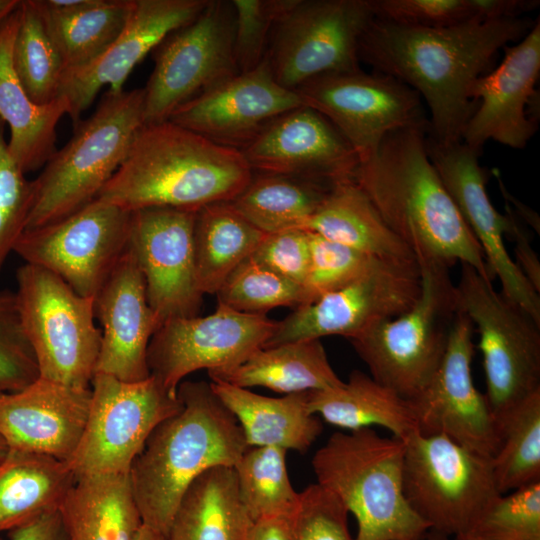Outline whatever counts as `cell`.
<instances>
[{"mask_svg": "<svg viewBox=\"0 0 540 540\" xmlns=\"http://www.w3.org/2000/svg\"><path fill=\"white\" fill-rule=\"evenodd\" d=\"M10 540H69L58 510L7 532Z\"/></svg>", "mask_w": 540, "mask_h": 540, "instance_id": "obj_52", "label": "cell"}, {"mask_svg": "<svg viewBox=\"0 0 540 540\" xmlns=\"http://www.w3.org/2000/svg\"><path fill=\"white\" fill-rule=\"evenodd\" d=\"M266 314L238 312L218 303L207 316L171 319L152 336L147 363L150 375L176 394L194 371L209 375L229 371L263 347L276 328Z\"/></svg>", "mask_w": 540, "mask_h": 540, "instance_id": "obj_17", "label": "cell"}, {"mask_svg": "<svg viewBox=\"0 0 540 540\" xmlns=\"http://www.w3.org/2000/svg\"><path fill=\"white\" fill-rule=\"evenodd\" d=\"M421 540H450V537L430 530Z\"/></svg>", "mask_w": 540, "mask_h": 540, "instance_id": "obj_57", "label": "cell"}, {"mask_svg": "<svg viewBox=\"0 0 540 540\" xmlns=\"http://www.w3.org/2000/svg\"><path fill=\"white\" fill-rule=\"evenodd\" d=\"M494 175L497 177L498 184L500 187V191L503 195V198L507 203H512L516 209V217H520L521 220L528 223L530 227H532L534 230L537 231L539 234L540 231V220L538 215L535 211H533L531 208L526 206L525 204L521 203L518 199L513 197L506 189L504 183L502 182V179L500 177L499 171L494 169L493 170Z\"/></svg>", "mask_w": 540, "mask_h": 540, "instance_id": "obj_54", "label": "cell"}, {"mask_svg": "<svg viewBox=\"0 0 540 540\" xmlns=\"http://www.w3.org/2000/svg\"><path fill=\"white\" fill-rule=\"evenodd\" d=\"M308 233L310 263L303 285L306 304L315 301L326 293L347 285L365 272L377 260L310 231Z\"/></svg>", "mask_w": 540, "mask_h": 540, "instance_id": "obj_44", "label": "cell"}, {"mask_svg": "<svg viewBox=\"0 0 540 540\" xmlns=\"http://www.w3.org/2000/svg\"><path fill=\"white\" fill-rule=\"evenodd\" d=\"M18 24L17 6L0 24V118L9 127V152L26 174L43 167L56 152V128L69 106L62 96L36 104L22 87L12 62Z\"/></svg>", "mask_w": 540, "mask_h": 540, "instance_id": "obj_27", "label": "cell"}, {"mask_svg": "<svg viewBox=\"0 0 540 540\" xmlns=\"http://www.w3.org/2000/svg\"><path fill=\"white\" fill-rule=\"evenodd\" d=\"M133 540H167L159 531L143 524Z\"/></svg>", "mask_w": 540, "mask_h": 540, "instance_id": "obj_55", "label": "cell"}, {"mask_svg": "<svg viewBox=\"0 0 540 540\" xmlns=\"http://www.w3.org/2000/svg\"><path fill=\"white\" fill-rule=\"evenodd\" d=\"M266 235L229 201L201 207L195 219L194 251L202 294H216L228 275L254 253Z\"/></svg>", "mask_w": 540, "mask_h": 540, "instance_id": "obj_36", "label": "cell"}, {"mask_svg": "<svg viewBox=\"0 0 540 540\" xmlns=\"http://www.w3.org/2000/svg\"><path fill=\"white\" fill-rule=\"evenodd\" d=\"M429 158L463 220L478 242L491 279L497 277L501 293L540 325V296L506 249L504 238L510 214L499 213L490 201L488 173L479 163L481 151L462 141L440 144L427 137Z\"/></svg>", "mask_w": 540, "mask_h": 540, "instance_id": "obj_20", "label": "cell"}, {"mask_svg": "<svg viewBox=\"0 0 540 540\" xmlns=\"http://www.w3.org/2000/svg\"><path fill=\"white\" fill-rule=\"evenodd\" d=\"M0 540H2L1 536H0Z\"/></svg>", "mask_w": 540, "mask_h": 540, "instance_id": "obj_60", "label": "cell"}, {"mask_svg": "<svg viewBox=\"0 0 540 540\" xmlns=\"http://www.w3.org/2000/svg\"><path fill=\"white\" fill-rule=\"evenodd\" d=\"M198 210L148 207L131 212L128 249L143 275L160 326L197 316L203 299L194 251Z\"/></svg>", "mask_w": 540, "mask_h": 540, "instance_id": "obj_18", "label": "cell"}, {"mask_svg": "<svg viewBox=\"0 0 540 540\" xmlns=\"http://www.w3.org/2000/svg\"><path fill=\"white\" fill-rule=\"evenodd\" d=\"M74 482L66 462L8 448L0 461V536L58 510Z\"/></svg>", "mask_w": 540, "mask_h": 540, "instance_id": "obj_32", "label": "cell"}, {"mask_svg": "<svg viewBox=\"0 0 540 540\" xmlns=\"http://www.w3.org/2000/svg\"><path fill=\"white\" fill-rule=\"evenodd\" d=\"M210 386L238 421L249 447L305 453L323 430L309 409L308 392L269 397L220 380H211Z\"/></svg>", "mask_w": 540, "mask_h": 540, "instance_id": "obj_28", "label": "cell"}, {"mask_svg": "<svg viewBox=\"0 0 540 540\" xmlns=\"http://www.w3.org/2000/svg\"><path fill=\"white\" fill-rule=\"evenodd\" d=\"M474 332L469 318L457 310L437 371L427 386L409 401L418 432L445 435L469 450L492 458L500 438L485 395L473 382Z\"/></svg>", "mask_w": 540, "mask_h": 540, "instance_id": "obj_19", "label": "cell"}, {"mask_svg": "<svg viewBox=\"0 0 540 540\" xmlns=\"http://www.w3.org/2000/svg\"><path fill=\"white\" fill-rule=\"evenodd\" d=\"M464 535L478 540H540V481L500 494Z\"/></svg>", "mask_w": 540, "mask_h": 540, "instance_id": "obj_42", "label": "cell"}, {"mask_svg": "<svg viewBox=\"0 0 540 540\" xmlns=\"http://www.w3.org/2000/svg\"><path fill=\"white\" fill-rule=\"evenodd\" d=\"M0 118V273L26 230L32 202V181L12 158Z\"/></svg>", "mask_w": 540, "mask_h": 540, "instance_id": "obj_45", "label": "cell"}, {"mask_svg": "<svg viewBox=\"0 0 540 540\" xmlns=\"http://www.w3.org/2000/svg\"><path fill=\"white\" fill-rule=\"evenodd\" d=\"M506 210L510 214V225L506 236L514 243L515 264L533 287L540 294V262L536 252L532 249L530 237L521 225L518 217L506 203Z\"/></svg>", "mask_w": 540, "mask_h": 540, "instance_id": "obj_50", "label": "cell"}, {"mask_svg": "<svg viewBox=\"0 0 540 540\" xmlns=\"http://www.w3.org/2000/svg\"><path fill=\"white\" fill-rule=\"evenodd\" d=\"M90 388L38 378L17 392L0 393V436L8 448L67 462L83 434Z\"/></svg>", "mask_w": 540, "mask_h": 540, "instance_id": "obj_26", "label": "cell"}, {"mask_svg": "<svg viewBox=\"0 0 540 540\" xmlns=\"http://www.w3.org/2000/svg\"><path fill=\"white\" fill-rule=\"evenodd\" d=\"M209 377L247 389L265 387L285 395L327 390L343 383L319 339L260 348L237 367Z\"/></svg>", "mask_w": 540, "mask_h": 540, "instance_id": "obj_33", "label": "cell"}, {"mask_svg": "<svg viewBox=\"0 0 540 540\" xmlns=\"http://www.w3.org/2000/svg\"><path fill=\"white\" fill-rule=\"evenodd\" d=\"M492 280L461 264L455 284L457 310L477 331L485 374V398L497 422L540 390V325L497 292Z\"/></svg>", "mask_w": 540, "mask_h": 540, "instance_id": "obj_9", "label": "cell"}, {"mask_svg": "<svg viewBox=\"0 0 540 540\" xmlns=\"http://www.w3.org/2000/svg\"><path fill=\"white\" fill-rule=\"evenodd\" d=\"M7 451H8V447H7L6 443H5V441L0 436V461L4 458Z\"/></svg>", "mask_w": 540, "mask_h": 540, "instance_id": "obj_58", "label": "cell"}, {"mask_svg": "<svg viewBox=\"0 0 540 540\" xmlns=\"http://www.w3.org/2000/svg\"><path fill=\"white\" fill-rule=\"evenodd\" d=\"M58 511L69 540H133L143 525L129 473L76 477Z\"/></svg>", "mask_w": 540, "mask_h": 540, "instance_id": "obj_29", "label": "cell"}, {"mask_svg": "<svg viewBox=\"0 0 540 540\" xmlns=\"http://www.w3.org/2000/svg\"><path fill=\"white\" fill-rule=\"evenodd\" d=\"M296 0H232L235 11L234 54L240 73L266 57L272 30Z\"/></svg>", "mask_w": 540, "mask_h": 540, "instance_id": "obj_46", "label": "cell"}, {"mask_svg": "<svg viewBox=\"0 0 540 540\" xmlns=\"http://www.w3.org/2000/svg\"><path fill=\"white\" fill-rule=\"evenodd\" d=\"M65 70L89 64L118 37L131 0H36Z\"/></svg>", "mask_w": 540, "mask_h": 540, "instance_id": "obj_31", "label": "cell"}, {"mask_svg": "<svg viewBox=\"0 0 540 540\" xmlns=\"http://www.w3.org/2000/svg\"><path fill=\"white\" fill-rule=\"evenodd\" d=\"M496 423L500 443L492 469L500 494L540 481V390Z\"/></svg>", "mask_w": 540, "mask_h": 540, "instance_id": "obj_38", "label": "cell"}, {"mask_svg": "<svg viewBox=\"0 0 540 540\" xmlns=\"http://www.w3.org/2000/svg\"><path fill=\"white\" fill-rule=\"evenodd\" d=\"M241 152L253 173L291 176L328 187L354 181L360 165L335 126L305 105L274 119Z\"/></svg>", "mask_w": 540, "mask_h": 540, "instance_id": "obj_22", "label": "cell"}, {"mask_svg": "<svg viewBox=\"0 0 540 540\" xmlns=\"http://www.w3.org/2000/svg\"><path fill=\"white\" fill-rule=\"evenodd\" d=\"M131 212L94 200L58 221L26 229L14 253L94 298L128 248Z\"/></svg>", "mask_w": 540, "mask_h": 540, "instance_id": "obj_15", "label": "cell"}, {"mask_svg": "<svg viewBox=\"0 0 540 540\" xmlns=\"http://www.w3.org/2000/svg\"><path fill=\"white\" fill-rule=\"evenodd\" d=\"M501 63L473 84L476 108L462 142L481 151L490 140L523 149L537 131L540 74V21L516 45L505 46Z\"/></svg>", "mask_w": 540, "mask_h": 540, "instance_id": "obj_21", "label": "cell"}, {"mask_svg": "<svg viewBox=\"0 0 540 540\" xmlns=\"http://www.w3.org/2000/svg\"><path fill=\"white\" fill-rule=\"evenodd\" d=\"M251 257L283 278L303 286L310 263L309 233L294 228L267 234Z\"/></svg>", "mask_w": 540, "mask_h": 540, "instance_id": "obj_49", "label": "cell"}, {"mask_svg": "<svg viewBox=\"0 0 540 540\" xmlns=\"http://www.w3.org/2000/svg\"><path fill=\"white\" fill-rule=\"evenodd\" d=\"M427 127L390 132L360 163L354 181L417 262L473 267L489 278L483 252L433 166Z\"/></svg>", "mask_w": 540, "mask_h": 540, "instance_id": "obj_2", "label": "cell"}, {"mask_svg": "<svg viewBox=\"0 0 540 540\" xmlns=\"http://www.w3.org/2000/svg\"><path fill=\"white\" fill-rule=\"evenodd\" d=\"M234 34L232 0H209L192 22L166 36L152 51L144 124L167 121L186 102L240 73Z\"/></svg>", "mask_w": 540, "mask_h": 540, "instance_id": "obj_12", "label": "cell"}, {"mask_svg": "<svg viewBox=\"0 0 540 540\" xmlns=\"http://www.w3.org/2000/svg\"><path fill=\"white\" fill-rule=\"evenodd\" d=\"M101 347L96 373L124 382L150 377L147 351L160 327L146 294L143 275L127 248L94 297Z\"/></svg>", "mask_w": 540, "mask_h": 540, "instance_id": "obj_25", "label": "cell"}, {"mask_svg": "<svg viewBox=\"0 0 540 540\" xmlns=\"http://www.w3.org/2000/svg\"><path fill=\"white\" fill-rule=\"evenodd\" d=\"M420 290L417 262L377 259L347 285L294 309L278 321L263 348L326 336L349 340L380 321L406 312L416 302Z\"/></svg>", "mask_w": 540, "mask_h": 540, "instance_id": "obj_16", "label": "cell"}, {"mask_svg": "<svg viewBox=\"0 0 540 540\" xmlns=\"http://www.w3.org/2000/svg\"><path fill=\"white\" fill-rule=\"evenodd\" d=\"M453 540H478V539H475V538L467 536V535H460V536L454 537Z\"/></svg>", "mask_w": 540, "mask_h": 540, "instance_id": "obj_59", "label": "cell"}, {"mask_svg": "<svg viewBox=\"0 0 540 540\" xmlns=\"http://www.w3.org/2000/svg\"><path fill=\"white\" fill-rule=\"evenodd\" d=\"M374 18L390 23L440 28L471 19L467 0H370Z\"/></svg>", "mask_w": 540, "mask_h": 540, "instance_id": "obj_48", "label": "cell"}, {"mask_svg": "<svg viewBox=\"0 0 540 540\" xmlns=\"http://www.w3.org/2000/svg\"><path fill=\"white\" fill-rule=\"evenodd\" d=\"M287 450L274 446L248 447L233 466L238 491L252 521L291 516L299 502L286 466Z\"/></svg>", "mask_w": 540, "mask_h": 540, "instance_id": "obj_40", "label": "cell"}, {"mask_svg": "<svg viewBox=\"0 0 540 540\" xmlns=\"http://www.w3.org/2000/svg\"><path fill=\"white\" fill-rule=\"evenodd\" d=\"M291 516H268L252 521L246 540H293Z\"/></svg>", "mask_w": 540, "mask_h": 540, "instance_id": "obj_53", "label": "cell"}, {"mask_svg": "<svg viewBox=\"0 0 540 540\" xmlns=\"http://www.w3.org/2000/svg\"><path fill=\"white\" fill-rule=\"evenodd\" d=\"M39 378L15 292L0 289V393L20 391Z\"/></svg>", "mask_w": 540, "mask_h": 540, "instance_id": "obj_43", "label": "cell"}, {"mask_svg": "<svg viewBox=\"0 0 540 540\" xmlns=\"http://www.w3.org/2000/svg\"><path fill=\"white\" fill-rule=\"evenodd\" d=\"M16 282L20 317L39 378L90 388L101 347L94 298L77 294L57 275L28 263L17 269Z\"/></svg>", "mask_w": 540, "mask_h": 540, "instance_id": "obj_8", "label": "cell"}, {"mask_svg": "<svg viewBox=\"0 0 540 540\" xmlns=\"http://www.w3.org/2000/svg\"><path fill=\"white\" fill-rule=\"evenodd\" d=\"M472 20L494 21L519 18L539 6L538 0H467Z\"/></svg>", "mask_w": 540, "mask_h": 540, "instance_id": "obj_51", "label": "cell"}, {"mask_svg": "<svg viewBox=\"0 0 540 540\" xmlns=\"http://www.w3.org/2000/svg\"><path fill=\"white\" fill-rule=\"evenodd\" d=\"M144 90L108 91L95 111L32 181L26 229L63 219L93 202L144 124Z\"/></svg>", "mask_w": 540, "mask_h": 540, "instance_id": "obj_6", "label": "cell"}, {"mask_svg": "<svg viewBox=\"0 0 540 540\" xmlns=\"http://www.w3.org/2000/svg\"><path fill=\"white\" fill-rule=\"evenodd\" d=\"M19 0H0V24L17 8Z\"/></svg>", "mask_w": 540, "mask_h": 540, "instance_id": "obj_56", "label": "cell"}, {"mask_svg": "<svg viewBox=\"0 0 540 540\" xmlns=\"http://www.w3.org/2000/svg\"><path fill=\"white\" fill-rule=\"evenodd\" d=\"M177 394L181 410L154 428L129 471L143 524L166 537L193 481L213 467H233L249 447L210 383L183 381Z\"/></svg>", "mask_w": 540, "mask_h": 540, "instance_id": "obj_4", "label": "cell"}, {"mask_svg": "<svg viewBox=\"0 0 540 540\" xmlns=\"http://www.w3.org/2000/svg\"><path fill=\"white\" fill-rule=\"evenodd\" d=\"M12 62L22 87L36 104L59 97L63 61L44 26L36 0L20 1Z\"/></svg>", "mask_w": 540, "mask_h": 540, "instance_id": "obj_39", "label": "cell"}, {"mask_svg": "<svg viewBox=\"0 0 540 540\" xmlns=\"http://www.w3.org/2000/svg\"><path fill=\"white\" fill-rule=\"evenodd\" d=\"M374 18L370 0H296L276 22L266 61L275 80L295 90L323 74L360 68V39Z\"/></svg>", "mask_w": 540, "mask_h": 540, "instance_id": "obj_13", "label": "cell"}, {"mask_svg": "<svg viewBox=\"0 0 540 540\" xmlns=\"http://www.w3.org/2000/svg\"><path fill=\"white\" fill-rule=\"evenodd\" d=\"M303 105L325 118L356 152L360 163L373 157L390 132L427 127L422 99L385 74L362 69L313 77L294 90Z\"/></svg>", "mask_w": 540, "mask_h": 540, "instance_id": "obj_14", "label": "cell"}, {"mask_svg": "<svg viewBox=\"0 0 540 540\" xmlns=\"http://www.w3.org/2000/svg\"><path fill=\"white\" fill-rule=\"evenodd\" d=\"M300 106L298 94L275 80L264 59L186 102L168 120L241 151L270 122Z\"/></svg>", "mask_w": 540, "mask_h": 540, "instance_id": "obj_24", "label": "cell"}, {"mask_svg": "<svg viewBox=\"0 0 540 540\" xmlns=\"http://www.w3.org/2000/svg\"><path fill=\"white\" fill-rule=\"evenodd\" d=\"M209 0H131L125 26L114 42L87 65L65 70L59 96L75 126L99 90L121 92L135 66L173 31L192 22Z\"/></svg>", "mask_w": 540, "mask_h": 540, "instance_id": "obj_23", "label": "cell"}, {"mask_svg": "<svg viewBox=\"0 0 540 540\" xmlns=\"http://www.w3.org/2000/svg\"><path fill=\"white\" fill-rule=\"evenodd\" d=\"M348 510L341 500L319 484L299 492L291 516L293 540H355L348 529Z\"/></svg>", "mask_w": 540, "mask_h": 540, "instance_id": "obj_47", "label": "cell"}, {"mask_svg": "<svg viewBox=\"0 0 540 540\" xmlns=\"http://www.w3.org/2000/svg\"><path fill=\"white\" fill-rule=\"evenodd\" d=\"M251 524L233 467L218 466L205 471L186 490L167 540H246Z\"/></svg>", "mask_w": 540, "mask_h": 540, "instance_id": "obj_34", "label": "cell"}, {"mask_svg": "<svg viewBox=\"0 0 540 540\" xmlns=\"http://www.w3.org/2000/svg\"><path fill=\"white\" fill-rule=\"evenodd\" d=\"M404 455L402 439L370 427L335 432L314 454L317 484L354 515L355 540H421L430 531L405 498Z\"/></svg>", "mask_w": 540, "mask_h": 540, "instance_id": "obj_5", "label": "cell"}, {"mask_svg": "<svg viewBox=\"0 0 540 540\" xmlns=\"http://www.w3.org/2000/svg\"><path fill=\"white\" fill-rule=\"evenodd\" d=\"M303 229L382 261L417 262L355 181L334 185Z\"/></svg>", "mask_w": 540, "mask_h": 540, "instance_id": "obj_30", "label": "cell"}, {"mask_svg": "<svg viewBox=\"0 0 540 540\" xmlns=\"http://www.w3.org/2000/svg\"><path fill=\"white\" fill-rule=\"evenodd\" d=\"M218 303L238 312L266 314L276 307L306 304L302 285L283 278L251 256L240 263L216 293Z\"/></svg>", "mask_w": 540, "mask_h": 540, "instance_id": "obj_41", "label": "cell"}, {"mask_svg": "<svg viewBox=\"0 0 540 540\" xmlns=\"http://www.w3.org/2000/svg\"><path fill=\"white\" fill-rule=\"evenodd\" d=\"M90 389L86 425L66 462L75 478L128 474L154 428L182 408L178 394L151 375L140 382H124L95 373Z\"/></svg>", "mask_w": 540, "mask_h": 540, "instance_id": "obj_11", "label": "cell"}, {"mask_svg": "<svg viewBox=\"0 0 540 540\" xmlns=\"http://www.w3.org/2000/svg\"><path fill=\"white\" fill-rule=\"evenodd\" d=\"M403 441V490L410 507L430 530L448 537L468 533L500 495L492 458L442 434L416 430Z\"/></svg>", "mask_w": 540, "mask_h": 540, "instance_id": "obj_10", "label": "cell"}, {"mask_svg": "<svg viewBox=\"0 0 540 540\" xmlns=\"http://www.w3.org/2000/svg\"><path fill=\"white\" fill-rule=\"evenodd\" d=\"M331 188L291 176L254 173L229 203L257 229L272 234L303 229Z\"/></svg>", "mask_w": 540, "mask_h": 540, "instance_id": "obj_37", "label": "cell"}, {"mask_svg": "<svg viewBox=\"0 0 540 540\" xmlns=\"http://www.w3.org/2000/svg\"><path fill=\"white\" fill-rule=\"evenodd\" d=\"M253 174L240 150L167 120L142 125L96 200L129 212L148 207L199 210L231 201Z\"/></svg>", "mask_w": 540, "mask_h": 540, "instance_id": "obj_3", "label": "cell"}, {"mask_svg": "<svg viewBox=\"0 0 540 540\" xmlns=\"http://www.w3.org/2000/svg\"><path fill=\"white\" fill-rule=\"evenodd\" d=\"M535 22L519 17L422 28L373 18L360 39L359 60L418 93L429 111L427 137L451 144L462 141L476 108L474 82L499 50L522 39Z\"/></svg>", "mask_w": 540, "mask_h": 540, "instance_id": "obj_1", "label": "cell"}, {"mask_svg": "<svg viewBox=\"0 0 540 540\" xmlns=\"http://www.w3.org/2000/svg\"><path fill=\"white\" fill-rule=\"evenodd\" d=\"M310 411L350 431L377 425L404 440L417 430L409 400L359 370L340 386L308 392Z\"/></svg>", "mask_w": 540, "mask_h": 540, "instance_id": "obj_35", "label": "cell"}, {"mask_svg": "<svg viewBox=\"0 0 540 540\" xmlns=\"http://www.w3.org/2000/svg\"><path fill=\"white\" fill-rule=\"evenodd\" d=\"M417 263L421 290L413 306L349 339L370 376L407 400L416 397L437 371L457 313L450 268Z\"/></svg>", "mask_w": 540, "mask_h": 540, "instance_id": "obj_7", "label": "cell"}]
</instances>
